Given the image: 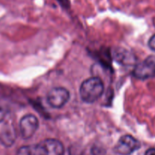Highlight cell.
Wrapping results in <instances>:
<instances>
[{
	"instance_id": "obj_8",
	"label": "cell",
	"mask_w": 155,
	"mask_h": 155,
	"mask_svg": "<svg viewBox=\"0 0 155 155\" xmlns=\"http://www.w3.org/2000/svg\"><path fill=\"white\" fill-rule=\"evenodd\" d=\"M15 139V131L12 127H6L1 135V142L6 146H10Z\"/></svg>"
},
{
	"instance_id": "obj_3",
	"label": "cell",
	"mask_w": 155,
	"mask_h": 155,
	"mask_svg": "<svg viewBox=\"0 0 155 155\" xmlns=\"http://www.w3.org/2000/svg\"><path fill=\"white\" fill-rule=\"evenodd\" d=\"M140 146V142L137 139L130 135H126L119 139L115 146V151L120 155H130Z\"/></svg>"
},
{
	"instance_id": "obj_11",
	"label": "cell",
	"mask_w": 155,
	"mask_h": 155,
	"mask_svg": "<svg viewBox=\"0 0 155 155\" xmlns=\"http://www.w3.org/2000/svg\"><path fill=\"white\" fill-rule=\"evenodd\" d=\"M92 154L93 155H101L102 153H101V148H98L97 147H95V148L92 149Z\"/></svg>"
},
{
	"instance_id": "obj_9",
	"label": "cell",
	"mask_w": 155,
	"mask_h": 155,
	"mask_svg": "<svg viewBox=\"0 0 155 155\" xmlns=\"http://www.w3.org/2000/svg\"><path fill=\"white\" fill-rule=\"evenodd\" d=\"M148 45H149L150 48H151L152 51H155V35H154L153 36H151V39H149Z\"/></svg>"
},
{
	"instance_id": "obj_4",
	"label": "cell",
	"mask_w": 155,
	"mask_h": 155,
	"mask_svg": "<svg viewBox=\"0 0 155 155\" xmlns=\"http://www.w3.org/2000/svg\"><path fill=\"white\" fill-rule=\"evenodd\" d=\"M39 120L33 114H27L21 118L20 121V130L22 137L24 139H30L39 128Z\"/></svg>"
},
{
	"instance_id": "obj_5",
	"label": "cell",
	"mask_w": 155,
	"mask_h": 155,
	"mask_svg": "<svg viewBox=\"0 0 155 155\" xmlns=\"http://www.w3.org/2000/svg\"><path fill=\"white\" fill-rule=\"evenodd\" d=\"M133 74H134V76L136 78L142 79V80L154 77V66L150 57L148 58L146 60L144 61L142 63L136 65V67L134 69V71H133Z\"/></svg>"
},
{
	"instance_id": "obj_6",
	"label": "cell",
	"mask_w": 155,
	"mask_h": 155,
	"mask_svg": "<svg viewBox=\"0 0 155 155\" xmlns=\"http://www.w3.org/2000/svg\"><path fill=\"white\" fill-rule=\"evenodd\" d=\"M42 142L45 147L48 155H63L64 153L63 145L57 139H45Z\"/></svg>"
},
{
	"instance_id": "obj_12",
	"label": "cell",
	"mask_w": 155,
	"mask_h": 155,
	"mask_svg": "<svg viewBox=\"0 0 155 155\" xmlns=\"http://www.w3.org/2000/svg\"><path fill=\"white\" fill-rule=\"evenodd\" d=\"M145 155H155V148H149L147 150Z\"/></svg>"
},
{
	"instance_id": "obj_1",
	"label": "cell",
	"mask_w": 155,
	"mask_h": 155,
	"mask_svg": "<svg viewBox=\"0 0 155 155\" xmlns=\"http://www.w3.org/2000/svg\"><path fill=\"white\" fill-rule=\"evenodd\" d=\"M104 89V83L101 79L91 77L82 83L80 89V98L88 104L94 103L102 95Z\"/></svg>"
},
{
	"instance_id": "obj_7",
	"label": "cell",
	"mask_w": 155,
	"mask_h": 155,
	"mask_svg": "<svg viewBox=\"0 0 155 155\" xmlns=\"http://www.w3.org/2000/svg\"><path fill=\"white\" fill-rule=\"evenodd\" d=\"M16 155H48L43 143L23 146L18 149Z\"/></svg>"
},
{
	"instance_id": "obj_13",
	"label": "cell",
	"mask_w": 155,
	"mask_h": 155,
	"mask_svg": "<svg viewBox=\"0 0 155 155\" xmlns=\"http://www.w3.org/2000/svg\"><path fill=\"white\" fill-rule=\"evenodd\" d=\"M150 58H151V60L152 61L153 64H154V69H155V56H151V57H150Z\"/></svg>"
},
{
	"instance_id": "obj_10",
	"label": "cell",
	"mask_w": 155,
	"mask_h": 155,
	"mask_svg": "<svg viewBox=\"0 0 155 155\" xmlns=\"http://www.w3.org/2000/svg\"><path fill=\"white\" fill-rule=\"evenodd\" d=\"M5 117V110L2 106H0V122L4 120Z\"/></svg>"
},
{
	"instance_id": "obj_2",
	"label": "cell",
	"mask_w": 155,
	"mask_h": 155,
	"mask_svg": "<svg viewBox=\"0 0 155 155\" xmlns=\"http://www.w3.org/2000/svg\"><path fill=\"white\" fill-rule=\"evenodd\" d=\"M69 99V91L63 87L53 88L47 94V102L54 108H61Z\"/></svg>"
}]
</instances>
